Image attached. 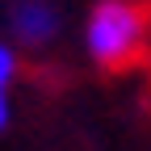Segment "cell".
I'll list each match as a JSON object with an SVG mask.
<instances>
[{"label":"cell","mask_w":151,"mask_h":151,"mask_svg":"<svg viewBox=\"0 0 151 151\" xmlns=\"http://www.w3.org/2000/svg\"><path fill=\"white\" fill-rule=\"evenodd\" d=\"M151 42V9L143 0H97L84 25L88 59L101 71L134 67Z\"/></svg>","instance_id":"6da1fadb"},{"label":"cell","mask_w":151,"mask_h":151,"mask_svg":"<svg viewBox=\"0 0 151 151\" xmlns=\"http://www.w3.org/2000/svg\"><path fill=\"white\" fill-rule=\"evenodd\" d=\"M9 29L21 46H46L59 34V9L50 0H13L9 4Z\"/></svg>","instance_id":"7a4b0ae2"},{"label":"cell","mask_w":151,"mask_h":151,"mask_svg":"<svg viewBox=\"0 0 151 151\" xmlns=\"http://www.w3.org/2000/svg\"><path fill=\"white\" fill-rule=\"evenodd\" d=\"M17 76V55L9 42H0V130L9 126V84Z\"/></svg>","instance_id":"3957f363"}]
</instances>
